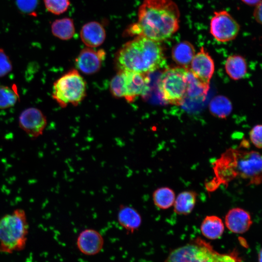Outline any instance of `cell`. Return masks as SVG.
I'll list each match as a JSON object with an SVG mask.
<instances>
[{"label":"cell","instance_id":"6da1fadb","mask_svg":"<svg viewBox=\"0 0 262 262\" xmlns=\"http://www.w3.org/2000/svg\"><path fill=\"white\" fill-rule=\"evenodd\" d=\"M262 156L256 151L229 148L213 164L214 177L205 184L208 191L219 186H228L231 181L241 178L247 185H259L262 182Z\"/></svg>","mask_w":262,"mask_h":262},{"label":"cell","instance_id":"7a4b0ae2","mask_svg":"<svg viewBox=\"0 0 262 262\" xmlns=\"http://www.w3.org/2000/svg\"><path fill=\"white\" fill-rule=\"evenodd\" d=\"M180 16L178 6L171 0H144L138 10L137 22L128 32L160 42L178 31Z\"/></svg>","mask_w":262,"mask_h":262},{"label":"cell","instance_id":"3957f363","mask_svg":"<svg viewBox=\"0 0 262 262\" xmlns=\"http://www.w3.org/2000/svg\"><path fill=\"white\" fill-rule=\"evenodd\" d=\"M115 62L120 70L146 74L163 66L165 57L159 42L138 35L119 49Z\"/></svg>","mask_w":262,"mask_h":262},{"label":"cell","instance_id":"277c9868","mask_svg":"<svg viewBox=\"0 0 262 262\" xmlns=\"http://www.w3.org/2000/svg\"><path fill=\"white\" fill-rule=\"evenodd\" d=\"M164 262H244L235 250L220 253L200 237L172 250Z\"/></svg>","mask_w":262,"mask_h":262},{"label":"cell","instance_id":"5b68a950","mask_svg":"<svg viewBox=\"0 0 262 262\" xmlns=\"http://www.w3.org/2000/svg\"><path fill=\"white\" fill-rule=\"evenodd\" d=\"M29 224L24 210L17 209L0 218V252L11 254L25 249Z\"/></svg>","mask_w":262,"mask_h":262},{"label":"cell","instance_id":"8992f818","mask_svg":"<svg viewBox=\"0 0 262 262\" xmlns=\"http://www.w3.org/2000/svg\"><path fill=\"white\" fill-rule=\"evenodd\" d=\"M85 95V82L76 69L68 71L53 83L52 97L63 108L78 105Z\"/></svg>","mask_w":262,"mask_h":262},{"label":"cell","instance_id":"52a82bcc","mask_svg":"<svg viewBox=\"0 0 262 262\" xmlns=\"http://www.w3.org/2000/svg\"><path fill=\"white\" fill-rule=\"evenodd\" d=\"M182 67L164 70L158 81V88L163 100L167 103L180 105L187 97V72Z\"/></svg>","mask_w":262,"mask_h":262},{"label":"cell","instance_id":"ba28073f","mask_svg":"<svg viewBox=\"0 0 262 262\" xmlns=\"http://www.w3.org/2000/svg\"><path fill=\"white\" fill-rule=\"evenodd\" d=\"M148 81L146 74L120 70L111 81V92L115 97L124 98L131 102L138 96L147 92Z\"/></svg>","mask_w":262,"mask_h":262},{"label":"cell","instance_id":"9c48e42d","mask_svg":"<svg viewBox=\"0 0 262 262\" xmlns=\"http://www.w3.org/2000/svg\"><path fill=\"white\" fill-rule=\"evenodd\" d=\"M239 31V25L228 12L214 13L210 22V33L216 40L221 42L232 40Z\"/></svg>","mask_w":262,"mask_h":262},{"label":"cell","instance_id":"30bf717a","mask_svg":"<svg viewBox=\"0 0 262 262\" xmlns=\"http://www.w3.org/2000/svg\"><path fill=\"white\" fill-rule=\"evenodd\" d=\"M20 128L31 138H36L42 134L47 125V119L43 113L35 107L24 110L18 117Z\"/></svg>","mask_w":262,"mask_h":262},{"label":"cell","instance_id":"8fae6325","mask_svg":"<svg viewBox=\"0 0 262 262\" xmlns=\"http://www.w3.org/2000/svg\"><path fill=\"white\" fill-rule=\"evenodd\" d=\"M192 74L209 87L214 71V62L203 47L195 55L188 68Z\"/></svg>","mask_w":262,"mask_h":262},{"label":"cell","instance_id":"7c38bea8","mask_svg":"<svg viewBox=\"0 0 262 262\" xmlns=\"http://www.w3.org/2000/svg\"><path fill=\"white\" fill-rule=\"evenodd\" d=\"M76 244L81 253L85 255L93 256L102 250L104 239L102 235L97 230L86 229L79 234Z\"/></svg>","mask_w":262,"mask_h":262},{"label":"cell","instance_id":"4fadbf2b","mask_svg":"<svg viewBox=\"0 0 262 262\" xmlns=\"http://www.w3.org/2000/svg\"><path fill=\"white\" fill-rule=\"evenodd\" d=\"M105 56V53L103 50L96 51L91 48H85L77 57L76 65L84 74H94L100 69Z\"/></svg>","mask_w":262,"mask_h":262},{"label":"cell","instance_id":"5bb4252c","mask_svg":"<svg viewBox=\"0 0 262 262\" xmlns=\"http://www.w3.org/2000/svg\"><path fill=\"white\" fill-rule=\"evenodd\" d=\"M225 221L227 228L231 232L237 234L246 232L252 224L249 213L240 208L230 209L226 215Z\"/></svg>","mask_w":262,"mask_h":262},{"label":"cell","instance_id":"9a60e30c","mask_svg":"<svg viewBox=\"0 0 262 262\" xmlns=\"http://www.w3.org/2000/svg\"><path fill=\"white\" fill-rule=\"evenodd\" d=\"M80 37L82 42L89 48L100 46L106 38V32L103 26L97 21L85 23L80 31Z\"/></svg>","mask_w":262,"mask_h":262},{"label":"cell","instance_id":"2e32d148","mask_svg":"<svg viewBox=\"0 0 262 262\" xmlns=\"http://www.w3.org/2000/svg\"><path fill=\"white\" fill-rule=\"evenodd\" d=\"M117 218L119 225L131 233L137 230L142 222V216L136 209L123 204L119 207Z\"/></svg>","mask_w":262,"mask_h":262},{"label":"cell","instance_id":"e0dca14e","mask_svg":"<svg viewBox=\"0 0 262 262\" xmlns=\"http://www.w3.org/2000/svg\"><path fill=\"white\" fill-rule=\"evenodd\" d=\"M193 45L188 41H182L176 44L172 50V57L178 65L188 68L195 55Z\"/></svg>","mask_w":262,"mask_h":262},{"label":"cell","instance_id":"ac0fdd59","mask_svg":"<svg viewBox=\"0 0 262 262\" xmlns=\"http://www.w3.org/2000/svg\"><path fill=\"white\" fill-rule=\"evenodd\" d=\"M200 230L206 238L215 240L219 238L223 233L224 225L222 220L215 215L207 216L203 220Z\"/></svg>","mask_w":262,"mask_h":262},{"label":"cell","instance_id":"d6986e66","mask_svg":"<svg viewBox=\"0 0 262 262\" xmlns=\"http://www.w3.org/2000/svg\"><path fill=\"white\" fill-rule=\"evenodd\" d=\"M225 68L227 74L234 80L243 78L247 72L246 62L239 55L229 56L226 61Z\"/></svg>","mask_w":262,"mask_h":262},{"label":"cell","instance_id":"ffe728a7","mask_svg":"<svg viewBox=\"0 0 262 262\" xmlns=\"http://www.w3.org/2000/svg\"><path fill=\"white\" fill-rule=\"evenodd\" d=\"M197 195L194 191H185L180 193L173 204L175 213L180 215L190 213L195 206Z\"/></svg>","mask_w":262,"mask_h":262},{"label":"cell","instance_id":"44dd1931","mask_svg":"<svg viewBox=\"0 0 262 262\" xmlns=\"http://www.w3.org/2000/svg\"><path fill=\"white\" fill-rule=\"evenodd\" d=\"M51 31L54 36L61 40H69L75 32L74 22L69 17L56 19L51 25Z\"/></svg>","mask_w":262,"mask_h":262},{"label":"cell","instance_id":"7402d4cb","mask_svg":"<svg viewBox=\"0 0 262 262\" xmlns=\"http://www.w3.org/2000/svg\"><path fill=\"white\" fill-rule=\"evenodd\" d=\"M209 87L196 78L188 69L187 72V97L192 99H204Z\"/></svg>","mask_w":262,"mask_h":262},{"label":"cell","instance_id":"603a6c76","mask_svg":"<svg viewBox=\"0 0 262 262\" xmlns=\"http://www.w3.org/2000/svg\"><path fill=\"white\" fill-rule=\"evenodd\" d=\"M152 199L154 205L158 208L162 210L167 209L173 205L175 194L174 191L169 187H160L153 192Z\"/></svg>","mask_w":262,"mask_h":262},{"label":"cell","instance_id":"cb8c5ba5","mask_svg":"<svg viewBox=\"0 0 262 262\" xmlns=\"http://www.w3.org/2000/svg\"><path fill=\"white\" fill-rule=\"evenodd\" d=\"M232 104L226 97L217 96L213 98L209 104V110L215 117L224 118L231 112Z\"/></svg>","mask_w":262,"mask_h":262},{"label":"cell","instance_id":"d4e9b609","mask_svg":"<svg viewBox=\"0 0 262 262\" xmlns=\"http://www.w3.org/2000/svg\"><path fill=\"white\" fill-rule=\"evenodd\" d=\"M19 96L15 85H0V109L11 108L19 100Z\"/></svg>","mask_w":262,"mask_h":262},{"label":"cell","instance_id":"484cf974","mask_svg":"<svg viewBox=\"0 0 262 262\" xmlns=\"http://www.w3.org/2000/svg\"><path fill=\"white\" fill-rule=\"evenodd\" d=\"M46 9L48 12L60 15L67 11L70 5V0H44Z\"/></svg>","mask_w":262,"mask_h":262},{"label":"cell","instance_id":"4316f807","mask_svg":"<svg viewBox=\"0 0 262 262\" xmlns=\"http://www.w3.org/2000/svg\"><path fill=\"white\" fill-rule=\"evenodd\" d=\"M13 70L12 62L4 50L0 48V78L9 74Z\"/></svg>","mask_w":262,"mask_h":262},{"label":"cell","instance_id":"83f0119b","mask_svg":"<svg viewBox=\"0 0 262 262\" xmlns=\"http://www.w3.org/2000/svg\"><path fill=\"white\" fill-rule=\"evenodd\" d=\"M262 125H257L249 132L251 142L256 147L260 149L262 148Z\"/></svg>","mask_w":262,"mask_h":262},{"label":"cell","instance_id":"f1b7e54d","mask_svg":"<svg viewBox=\"0 0 262 262\" xmlns=\"http://www.w3.org/2000/svg\"><path fill=\"white\" fill-rule=\"evenodd\" d=\"M37 0H17L19 8L26 12L33 10L36 7Z\"/></svg>","mask_w":262,"mask_h":262},{"label":"cell","instance_id":"f546056e","mask_svg":"<svg viewBox=\"0 0 262 262\" xmlns=\"http://www.w3.org/2000/svg\"><path fill=\"white\" fill-rule=\"evenodd\" d=\"M254 17L259 23H262V1L256 5L254 11Z\"/></svg>","mask_w":262,"mask_h":262},{"label":"cell","instance_id":"4dcf8cb0","mask_svg":"<svg viewBox=\"0 0 262 262\" xmlns=\"http://www.w3.org/2000/svg\"><path fill=\"white\" fill-rule=\"evenodd\" d=\"M244 3L250 5H256L259 3L261 2V0H242Z\"/></svg>","mask_w":262,"mask_h":262},{"label":"cell","instance_id":"1f68e13d","mask_svg":"<svg viewBox=\"0 0 262 262\" xmlns=\"http://www.w3.org/2000/svg\"><path fill=\"white\" fill-rule=\"evenodd\" d=\"M258 260L259 262H262V250L260 249L259 254L258 255Z\"/></svg>","mask_w":262,"mask_h":262}]
</instances>
